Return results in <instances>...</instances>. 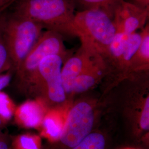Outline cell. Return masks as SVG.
Instances as JSON below:
<instances>
[{
	"label": "cell",
	"instance_id": "9a60e30c",
	"mask_svg": "<svg viewBox=\"0 0 149 149\" xmlns=\"http://www.w3.org/2000/svg\"><path fill=\"white\" fill-rule=\"evenodd\" d=\"M11 149H43L39 134L27 132L11 138Z\"/></svg>",
	"mask_w": 149,
	"mask_h": 149
},
{
	"label": "cell",
	"instance_id": "2e32d148",
	"mask_svg": "<svg viewBox=\"0 0 149 149\" xmlns=\"http://www.w3.org/2000/svg\"><path fill=\"white\" fill-rule=\"evenodd\" d=\"M108 134L97 128L71 149H108Z\"/></svg>",
	"mask_w": 149,
	"mask_h": 149
},
{
	"label": "cell",
	"instance_id": "277c9868",
	"mask_svg": "<svg viewBox=\"0 0 149 149\" xmlns=\"http://www.w3.org/2000/svg\"><path fill=\"white\" fill-rule=\"evenodd\" d=\"M43 29L37 22L13 11L2 17L0 21V32L15 72L37 43Z\"/></svg>",
	"mask_w": 149,
	"mask_h": 149
},
{
	"label": "cell",
	"instance_id": "5bb4252c",
	"mask_svg": "<svg viewBox=\"0 0 149 149\" xmlns=\"http://www.w3.org/2000/svg\"><path fill=\"white\" fill-rule=\"evenodd\" d=\"M141 38L138 47L134 54L132 68L133 72L149 70V24H146L140 32Z\"/></svg>",
	"mask_w": 149,
	"mask_h": 149
},
{
	"label": "cell",
	"instance_id": "e0dca14e",
	"mask_svg": "<svg viewBox=\"0 0 149 149\" xmlns=\"http://www.w3.org/2000/svg\"><path fill=\"white\" fill-rule=\"evenodd\" d=\"M124 0H74L76 6L81 7L82 10H101L112 18L116 8Z\"/></svg>",
	"mask_w": 149,
	"mask_h": 149
},
{
	"label": "cell",
	"instance_id": "52a82bcc",
	"mask_svg": "<svg viewBox=\"0 0 149 149\" xmlns=\"http://www.w3.org/2000/svg\"><path fill=\"white\" fill-rule=\"evenodd\" d=\"M74 22L80 41L89 44L102 56L106 53L117 34L111 17L101 10L86 9L75 13Z\"/></svg>",
	"mask_w": 149,
	"mask_h": 149
},
{
	"label": "cell",
	"instance_id": "d6986e66",
	"mask_svg": "<svg viewBox=\"0 0 149 149\" xmlns=\"http://www.w3.org/2000/svg\"><path fill=\"white\" fill-rule=\"evenodd\" d=\"M10 70H13L11 59L0 32V74Z\"/></svg>",
	"mask_w": 149,
	"mask_h": 149
},
{
	"label": "cell",
	"instance_id": "30bf717a",
	"mask_svg": "<svg viewBox=\"0 0 149 149\" xmlns=\"http://www.w3.org/2000/svg\"><path fill=\"white\" fill-rule=\"evenodd\" d=\"M149 8H144L125 0L116 8L113 20L117 32L127 36L142 29L148 22Z\"/></svg>",
	"mask_w": 149,
	"mask_h": 149
},
{
	"label": "cell",
	"instance_id": "9c48e42d",
	"mask_svg": "<svg viewBox=\"0 0 149 149\" xmlns=\"http://www.w3.org/2000/svg\"><path fill=\"white\" fill-rule=\"evenodd\" d=\"M101 55L89 44L81 41V45L65 60L61 69L64 90L68 100L72 102L74 81L85 70Z\"/></svg>",
	"mask_w": 149,
	"mask_h": 149
},
{
	"label": "cell",
	"instance_id": "7c38bea8",
	"mask_svg": "<svg viewBox=\"0 0 149 149\" xmlns=\"http://www.w3.org/2000/svg\"><path fill=\"white\" fill-rule=\"evenodd\" d=\"M107 74L106 65L101 55L74 81L72 98L88 92L101 85Z\"/></svg>",
	"mask_w": 149,
	"mask_h": 149
},
{
	"label": "cell",
	"instance_id": "603a6c76",
	"mask_svg": "<svg viewBox=\"0 0 149 149\" xmlns=\"http://www.w3.org/2000/svg\"><path fill=\"white\" fill-rule=\"evenodd\" d=\"M130 2L144 8H149V0H130Z\"/></svg>",
	"mask_w": 149,
	"mask_h": 149
},
{
	"label": "cell",
	"instance_id": "ba28073f",
	"mask_svg": "<svg viewBox=\"0 0 149 149\" xmlns=\"http://www.w3.org/2000/svg\"><path fill=\"white\" fill-rule=\"evenodd\" d=\"M69 56L53 54L43 59L38 69L31 98L42 99L49 108L72 102L68 100L61 76L63 65Z\"/></svg>",
	"mask_w": 149,
	"mask_h": 149
},
{
	"label": "cell",
	"instance_id": "44dd1931",
	"mask_svg": "<svg viewBox=\"0 0 149 149\" xmlns=\"http://www.w3.org/2000/svg\"><path fill=\"white\" fill-rule=\"evenodd\" d=\"M11 138L0 131V149H11Z\"/></svg>",
	"mask_w": 149,
	"mask_h": 149
},
{
	"label": "cell",
	"instance_id": "6da1fadb",
	"mask_svg": "<svg viewBox=\"0 0 149 149\" xmlns=\"http://www.w3.org/2000/svg\"><path fill=\"white\" fill-rule=\"evenodd\" d=\"M123 113L134 140L149 145V70L134 72L106 96Z\"/></svg>",
	"mask_w": 149,
	"mask_h": 149
},
{
	"label": "cell",
	"instance_id": "d4e9b609",
	"mask_svg": "<svg viewBox=\"0 0 149 149\" xmlns=\"http://www.w3.org/2000/svg\"><path fill=\"white\" fill-rule=\"evenodd\" d=\"M141 149L139 148H135V147H131V146H129V147H124L121 149Z\"/></svg>",
	"mask_w": 149,
	"mask_h": 149
},
{
	"label": "cell",
	"instance_id": "cb8c5ba5",
	"mask_svg": "<svg viewBox=\"0 0 149 149\" xmlns=\"http://www.w3.org/2000/svg\"><path fill=\"white\" fill-rule=\"evenodd\" d=\"M6 125V124L3 122L1 119H0V131H1V130L4 128Z\"/></svg>",
	"mask_w": 149,
	"mask_h": 149
},
{
	"label": "cell",
	"instance_id": "4fadbf2b",
	"mask_svg": "<svg viewBox=\"0 0 149 149\" xmlns=\"http://www.w3.org/2000/svg\"><path fill=\"white\" fill-rule=\"evenodd\" d=\"M71 103L48 109L39 130V134L42 138L46 139L49 144L54 143L60 138L65 125Z\"/></svg>",
	"mask_w": 149,
	"mask_h": 149
},
{
	"label": "cell",
	"instance_id": "8fae6325",
	"mask_svg": "<svg viewBox=\"0 0 149 149\" xmlns=\"http://www.w3.org/2000/svg\"><path fill=\"white\" fill-rule=\"evenodd\" d=\"M49 107L42 99H28L16 107L13 119L16 125L25 129L39 130Z\"/></svg>",
	"mask_w": 149,
	"mask_h": 149
},
{
	"label": "cell",
	"instance_id": "7a4b0ae2",
	"mask_svg": "<svg viewBox=\"0 0 149 149\" xmlns=\"http://www.w3.org/2000/svg\"><path fill=\"white\" fill-rule=\"evenodd\" d=\"M90 92L76 96L70 107L60 138L43 149H71L98 128L103 114L108 109L104 97Z\"/></svg>",
	"mask_w": 149,
	"mask_h": 149
},
{
	"label": "cell",
	"instance_id": "ffe728a7",
	"mask_svg": "<svg viewBox=\"0 0 149 149\" xmlns=\"http://www.w3.org/2000/svg\"><path fill=\"white\" fill-rule=\"evenodd\" d=\"M13 71V70H10L0 74V91L5 88L11 83L12 79Z\"/></svg>",
	"mask_w": 149,
	"mask_h": 149
},
{
	"label": "cell",
	"instance_id": "8992f818",
	"mask_svg": "<svg viewBox=\"0 0 149 149\" xmlns=\"http://www.w3.org/2000/svg\"><path fill=\"white\" fill-rule=\"evenodd\" d=\"M63 36L57 32H43L31 51L15 72L16 86L20 93L32 97V90L38 69L47 56L59 54L69 56L71 52L65 45Z\"/></svg>",
	"mask_w": 149,
	"mask_h": 149
},
{
	"label": "cell",
	"instance_id": "7402d4cb",
	"mask_svg": "<svg viewBox=\"0 0 149 149\" xmlns=\"http://www.w3.org/2000/svg\"><path fill=\"white\" fill-rule=\"evenodd\" d=\"M17 0H0V15L12 5Z\"/></svg>",
	"mask_w": 149,
	"mask_h": 149
},
{
	"label": "cell",
	"instance_id": "3957f363",
	"mask_svg": "<svg viewBox=\"0 0 149 149\" xmlns=\"http://www.w3.org/2000/svg\"><path fill=\"white\" fill-rule=\"evenodd\" d=\"M13 11L64 36L78 37L74 0H17Z\"/></svg>",
	"mask_w": 149,
	"mask_h": 149
},
{
	"label": "cell",
	"instance_id": "ac0fdd59",
	"mask_svg": "<svg viewBox=\"0 0 149 149\" xmlns=\"http://www.w3.org/2000/svg\"><path fill=\"white\" fill-rule=\"evenodd\" d=\"M17 106L11 97L2 91H0V119L7 124L13 119Z\"/></svg>",
	"mask_w": 149,
	"mask_h": 149
},
{
	"label": "cell",
	"instance_id": "5b68a950",
	"mask_svg": "<svg viewBox=\"0 0 149 149\" xmlns=\"http://www.w3.org/2000/svg\"><path fill=\"white\" fill-rule=\"evenodd\" d=\"M140 38V32H135L129 36L117 32L107 52L102 56L106 65L107 74L100 85L101 96H106L133 74L132 59Z\"/></svg>",
	"mask_w": 149,
	"mask_h": 149
}]
</instances>
